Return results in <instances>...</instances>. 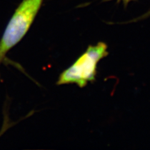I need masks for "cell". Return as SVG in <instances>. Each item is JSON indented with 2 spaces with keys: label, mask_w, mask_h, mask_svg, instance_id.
I'll use <instances>...</instances> for the list:
<instances>
[{
  "label": "cell",
  "mask_w": 150,
  "mask_h": 150,
  "mask_svg": "<svg viewBox=\"0 0 150 150\" xmlns=\"http://www.w3.org/2000/svg\"><path fill=\"white\" fill-rule=\"evenodd\" d=\"M108 54V46L103 42L90 45L71 67L61 73L56 84L74 83L80 88L85 86L88 82L95 80L98 63Z\"/></svg>",
  "instance_id": "cell-1"
},
{
  "label": "cell",
  "mask_w": 150,
  "mask_h": 150,
  "mask_svg": "<svg viewBox=\"0 0 150 150\" xmlns=\"http://www.w3.org/2000/svg\"><path fill=\"white\" fill-rule=\"evenodd\" d=\"M44 0H23L15 9L0 41V56L3 60L8 51L25 36L35 20Z\"/></svg>",
  "instance_id": "cell-2"
},
{
  "label": "cell",
  "mask_w": 150,
  "mask_h": 150,
  "mask_svg": "<svg viewBox=\"0 0 150 150\" xmlns=\"http://www.w3.org/2000/svg\"><path fill=\"white\" fill-rule=\"evenodd\" d=\"M149 16H150V9H149V10H148L146 13L144 14L143 15L141 16H139V17H138V18H136L135 20H134L133 21H129V23L132 22V21H139V20H144V19L146 18H148V17H149Z\"/></svg>",
  "instance_id": "cell-3"
},
{
  "label": "cell",
  "mask_w": 150,
  "mask_h": 150,
  "mask_svg": "<svg viewBox=\"0 0 150 150\" xmlns=\"http://www.w3.org/2000/svg\"><path fill=\"white\" fill-rule=\"evenodd\" d=\"M121 1H123L125 7H126V6H128V4L131 1H134V0H118V2Z\"/></svg>",
  "instance_id": "cell-4"
},
{
  "label": "cell",
  "mask_w": 150,
  "mask_h": 150,
  "mask_svg": "<svg viewBox=\"0 0 150 150\" xmlns=\"http://www.w3.org/2000/svg\"><path fill=\"white\" fill-rule=\"evenodd\" d=\"M1 61H2V60H1V56H0V62H1Z\"/></svg>",
  "instance_id": "cell-5"
}]
</instances>
